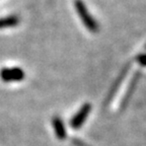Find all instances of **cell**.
I'll return each instance as SVG.
<instances>
[{
  "instance_id": "2",
  "label": "cell",
  "mask_w": 146,
  "mask_h": 146,
  "mask_svg": "<svg viewBox=\"0 0 146 146\" xmlns=\"http://www.w3.org/2000/svg\"><path fill=\"white\" fill-rule=\"evenodd\" d=\"M25 77V71L19 67H4L0 70V78L4 82H19Z\"/></svg>"
},
{
  "instance_id": "3",
  "label": "cell",
  "mask_w": 146,
  "mask_h": 146,
  "mask_svg": "<svg viewBox=\"0 0 146 146\" xmlns=\"http://www.w3.org/2000/svg\"><path fill=\"white\" fill-rule=\"evenodd\" d=\"M91 111V105L90 104H84L81 108L79 109L77 113L75 114V116L72 117V119L70 120V126L73 129H78L84 124L85 120L88 117L89 113Z\"/></svg>"
},
{
  "instance_id": "1",
  "label": "cell",
  "mask_w": 146,
  "mask_h": 146,
  "mask_svg": "<svg viewBox=\"0 0 146 146\" xmlns=\"http://www.w3.org/2000/svg\"><path fill=\"white\" fill-rule=\"evenodd\" d=\"M74 5H75L76 12H77V14L79 15L80 19L82 21L84 27H86L88 31H90L91 33H98V23L94 21V18L89 13L88 9L85 6L83 1H82V0H75Z\"/></svg>"
},
{
  "instance_id": "7",
  "label": "cell",
  "mask_w": 146,
  "mask_h": 146,
  "mask_svg": "<svg viewBox=\"0 0 146 146\" xmlns=\"http://www.w3.org/2000/svg\"><path fill=\"white\" fill-rule=\"evenodd\" d=\"M138 78H139V74H136V75L133 77L132 81H131V83H130V86H129V89H128L127 94H126V96H125V98H124L123 107H126V106H127L128 102H129V100H130L131 96H132V94H133V91H134L135 87H136L137 80H138Z\"/></svg>"
},
{
  "instance_id": "8",
  "label": "cell",
  "mask_w": 146,
  "mask_h": 146,
  "mask_svg": "<svg viewBox=\"0 0 146 146\" xmlns=\"http://www.w3.org/2000/svg\"><path fill=\"white\" fill-rule=\"evenodd\" d=\"M137 62L142 65V66H146V54H140L137 56L136 58Z\"/></svg>"
},
{
  "instance_id": "6",
  "label": "cell",
  "mask_w": 146,
  "mask_h": 146,
  "mask_svg": "<svg viewBox=\"0 0 146 146\" xmlns=\"http://www.w3.org/2000/svg\"><path fill=\"white\" fill-rule=\"evenodd\" d=\"M21 19L17 15H8L5 17H0V30L3 29H9L18 25Z\"/></svg>"
},
{
  "instance_id": "4",
  "label": "cell",
  "mask_w": 146,
  "mask_h": 146,
  "mask_svg": "<svg viewBox=\"0 0 146 146\" xmlns=\"http://www.w3.org/2000/svg\"><path fill=\"white\" fill-rule=\"evenodd\" d=\"M131 65H129V64H127L125 67L123 68V70L121 71V73L119 74V76L117 77V79L114 81V84L112 85V87H111V89H110L109 91V94H108L107 96V100H106V103L105 104H108L110 103V100H112L113 96L116 94V92L118 91L119 87H120V85H121V82L124 80V78L126 77V75H127V72L128 70H129V68H130Z\"/></svg>"
},
{
  "instance_id": "9",
  "label": "cell",
  "mask_w": 146,
  "mask_h": 146,
  "mask_svg": "<svg viewBox=\"0 0 146 146\" xmlns=\"http://www.w3.org/2000/svg\"><path fill=\"white\" fill-rule=\"evenodd\" d=\"M145 48H146V45H145Z\"/></svg>"
},
{
  "instance_id": "5",
  "label": "cell",
  "mask_w": 146,
  "mask_h": 146,
  "mask_svg": "<svg viewBox=\"0 0 146 146\" xmlns=\"http://www.w3.org/2000/svg\"><path fill=\"white\" fill-rule=\"evenodd\" d=\"M52 125L53 129H54L55 135L57 136L58 139L64 140L67 136L66 129H65V125H64L62 119L58 116H55L52 120Z\"/></svg>"
}]
</instances>
